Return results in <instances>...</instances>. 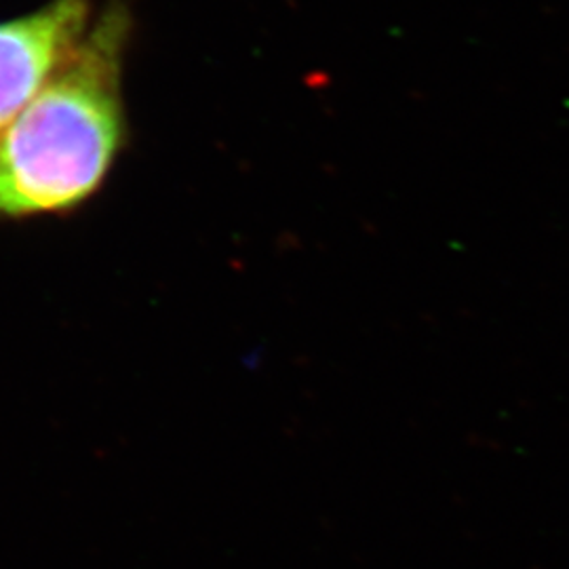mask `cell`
<instances>
[{
  "label": "cell",
  "mask_w": 569,
  "mask_h": 569,
  "mask_svg": "<svg viewBox=\"0 0 569 569\" xmlns=\"http://www.w3.org/2000/svg\"><path fill=\"white\" fill-rule=\"evenodd\" d=\"M129 34L127 9L108 4L77 53L0 133V218L70 211L100 190L124 146Z\"/></svg>",
  "instance_id": "1"
},
{
  "label": "cell",
  "mask_w": 569,
  "mask_h": 569,
  "mask_svg": "<svg viewBox=\"0 0 569 569\" xmlns=\"http://www.w3.org/2000/svg\"><path fill=\"white\" fill-rule=\"evenodd\" d=\"M93 20L89 0H51L0 21V133L77 53Z\"/></svg>",
  "instance_id": "2"
}]
</instances>
